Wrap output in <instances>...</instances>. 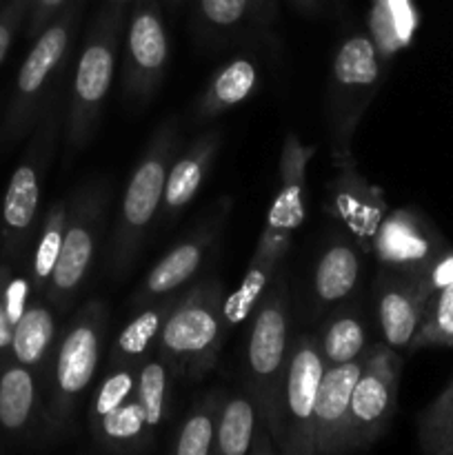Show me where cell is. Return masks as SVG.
<instances>
[{"mask_svg": "<svg viewBox=\"0 0 453 455\" xmlns=\"http://www.w3.org/2000/svg\"><path fill=\"white\" fill-rule=\"evenodd\" d=\"M109 314L100 300H89L71 318L43 373V409L49 434L69 427L76 409L89 394L102 360Z\"/></svg>", "mask_w": 453, "mask_h": 455, "instance_id": "2", "label": "cell"}, {"mask_svg": "<svg viewBox=\"0 0 453 455\" xmlns=\"http://www.w3.org/2000/svg\"><path fill=\"white\" fill-rule=\"evenodd\" d=\"M289 360V293L284 280H275L256 305L247 342L249 394L256 400L266 431L275 444L280 425V391Z\"/></svg>", "mask_w": 453, "mask_h": 455, "instance_id": "8", "label": "cell"}, {"mask_svg": "<svg viewBox=\"0 0 453 455\" xmlns=\"http://www.w3.org/2000/svg\"><path fill=\"white\" fill-rule=\"evenodd\" d=\"M400 358L391 347H373L364 354L362 371L351 394L349 407V451L376 443L398 404Z\"/></svg>", "mask_w": 453, "mask_h": 455, "instance_id": "12", "label": "cell"}, {"mask_svg": "<svg viewBox=\"0 0 453 455\" xmlns=\"http://www.w3.org/2000/svg\"><path fill=\"white\" fill-rule=\"evenodd\" d=\"M173 147H176V124L167 120L151 136L149 145L142 151L140 160L133 167L124 187L120 203L118 220H115L114 240H111V271L123 275L131 267L138 249H140L145 231L163 207L164 185L171 167Z\"/></svg>", "mask_w": 453, "mask_h": 455, "instance_id": "7", "label": "cell"}, {"mask_svg": "<svg viewBox=\"0 0 453 455\" xmlns=\"http://www.w3.org/2000/svg\"><path fill=\"white\" fill-rule=\"evenodd\" d=\"M89 431L93 435V443L102 451L111 453H138L151 447L155 435L147 427L145 411L138 403L136 394L120 404L115 411L107 413L100 420L91 422Z\"/></svg>", "mask_w": 453, "mask_h": 455, "instance_id": "24", "label": "cell"}, {"mask_svg": "<svg viewBox=\"0 0 453 455\" xmlns=\"http://www.w3.org/2000/svg\"><path fill=\"white\" fill-rule=\"evenodd\" d=\"M220 404V394H211L209 398H204L185 418L171 451L176 455H211L213 443H216V425Z\"/></svg>", "mask_w": 453, "mask_h": 455, "instance_id": "30", "label": "cell"}, {"mask_svg": "<svg viewBox=\"0 0 453 455\" xmlns=\"http://www.w3.org/2000/svg\"><path fill=\"white\" fill-rule=\"evenodd\" d=\"M333 213L340 218L360 240H369L382 218L386 216V204L373 187H369L354 169H345L333 182Z\"/></svg>", "mask_w": 453, "mask_h": 455, "instance_id": "22", "label": "cell"}, {"mask_svg": "<svg viewBox=\"0 0 453 455\" xmlns=\"http://www.w3.org/2000/svg\"><path fill=\"white\" fill-rule=\"evenodd\" d=\"M318 345L324 367H331V364H345L362 358L367 336H364V327L358 318L338 315V318L329 320L322 336L318 338Z\"/></svg>", "mask_w": 453, "mask_h": 455, "instance_id": "31", "label": "cell"}, {"mask_svg": "<svg viewBox=\"0 0 453 455\" xmlns=\"http://www.w3.org/2000/svg\"><path fill=\"white\" fill-rule=\"evenodd\" d=\"M114 3L123 4V7H124V4H127V3H136V0H114Z\"/></svg>", "mask_w": 453, "mask_h": 455, "instance_id": "42", "label": "cell"}, {"mask_svg": "<svg viewBox=\"0 0 453 455\" xmlns=\"http://www.w3.org/2000/svg\"><path fill=\"white\" fill-rule=\"evenodd\" d=\"M364 355L324 367L314 407V455L349 451L351 394L362 371Z\"/></svg>", "mask_w": 453, "mask_h": 455, "instance_id": "15", "label": "cell"}, {"mask_svg": "<svg viewBox=\"0 0 453 455\" xmlns=\"http://www.w3.org/2000/svg\"><path fill=\"white\" fill-rule=\"evenodd\" d=\"M226 329L222 283L203 280L178 298L155 349L176 376L195 382L216 367Z\"/></svg>", "mask_w": 453, "mask_h": 455, "instance_id": "5", "label": "cell"}, {"mask_svg": "<svg viewBox=\"0 0 453 455\" xmlns=\"http://www.w3.org/2000/svg\"><path fill=\"white\" fill-rule=\"evenodd\" d=\"M417 438L425 453L447 455L449 443L453 440V380L420 416Z\"/></svg>", "mask_w": 453, "mask_h": 455, "instance_id": "33", "label": "cell"}, {"mask_svg": "<svg viewBox=\"0 0 453 455\" xmlns=\"http://www.w3.org/2000/svg\"><path fill=\"white\" fill-rule=\"evenodd\" d=\"M258 80L256 65L247 58H238L231 60L229 65L216 71L211 83L203 92L198 100V116L200 118H213V116L222 114L225 109H231L238 102L247 100L249 93L253 92Z\"/></svg>", "mask_w": 453, "mask_h": 455, "instance_id": "27", "label": "cell"}, {"mask_svg": "<svg viewBox=\"0 0 453 455\" xmlns=\"http://www.w3.org/2000/svg\"><path fill=\"white\" fill-rule=\"evenodd\" d=\"M83 4L84 0H69L62 12L34 38L29 53L18 69L7 111L0 118L3 145L9 147L25 138L47 109L71 56Z\"/></svg>", "mask_w": 453, "mask_h": 455, "instance_id": "3", "label": "cell"}, {"mask_svg": "<svg viewBox=\"0 0 453 455\" xmlns=\"http://www.w3.org/2000/svg\"><path fill=\"white\" fill-rule=\"evenodd\" d=\"M426 298L429 291L422 284L420 275H400L386 271V278L378 284V323L386 347L411 351Z\"/></svg>", "mask_w": 453, "mask_h": 455, "instance_id": "16", "label": "cell"}, {"mask_svg": "<svg viewBox=\"0 0 453 455\" xmlns=\"http://www.w3.org/2000/svg\"><path fill=\"white\" fill-rule=\"evenodd\" d=\"M220 147V132H207L187 149L182 158L171 163L167 173V185L163 196L164 216L171 218L173 213L182 212L191 200L195 198L198 189L203 187L207 169L211 164L213 156Z\"/></svg>", "mask_w": 453, "mask_h": 455, "instance_id": "23", "label": "cell"}, {"mask_svg": "<svg viewBox=\"0 0 453 455\" xmlns=\"http://www.w3.org/2000/svg\"><path fill=\"white\" fill-rule=\"evenodd\" d=\"M176 3H178V0H176Z\"/></svg>", "mask_w": 453, "mask_h": 455, "instance_id": "44", "label": "cell"}, {"mask_svg": "<svg viewBox=\"0 0 453 455\" xmlns=\"http://www.w3.org/2000/svg\"><path fill=\"white\" fill-rule=\"evenodd\" d=\"M124 7L107 0L91 22L84 47L76 62L67 105L65 138L71 151L83 149L96 133L100 111L114 84L118 69L120 38H123Z\"/></svg>", "mask_w": 453, "mask_h": 455, "instance_id": "6", "label": "cell"}, {"mask_svg": "<svg viewBox=\"0 0 453 455\" xmlns=\"http://www.w3.org/2000/svg\"><path fill=\"white\" fill-rule=\"evenodd\" d=\"M213 453H278L251 394H235L222 400L220 411H218Z\"/></svg>", "mask_w": 453, "mask_h": 455, "instance_id": "19", "label": "cell"}, {"mask_svg": "<svg viewBox=\"0 0 453 455\" xmlns=\"http://www.w3.org/2000/svg\"><path fill=\"white\" fill-rule=\"evenodd\" d=\"M222 213H225V207H220V212L207 225L200 227L194 235L182 240L163 260L151 267V271L142 280V287L133 296L136 305H145V302L155 300V298L167 296V293H176L182 284L189 283L198 274L209 247H211L218 231H220Z\"/></svg>", "mask_w": 453, "mask_h": 455, "instance_id": "17", "label": "cell"}, {"mask_svg": "<svg viewBox=\"0 0 453 455\" xmlns=\"http://www.w3.org/2000/svg\"><path fill=\"white\" fill-rule=\"evenodd\" d=\"M289 3L296 12L305 13V16H315L322 9V0H289Z\"/></svg>", "mask_w": 453, "mask_h": 455, "instance_id": "41", "label": "cell"}, {"mask_svg": "<svg viewBox=\"0 0 453 455\" xmlns=\"http://www.w3.org/2000/svg\"><path fill=\"white\" fill-rule=\"evenodd\" d=\"M380 83V53L371 36L355 34L338 49L331 67V129L336 158L345 160L360 116Z\"/></svg>", "mask_w": 453, "mask_h": 455, "instance_id": "11", "label": "cell"}, {"mask_svg": "<svg viewBox=\"0 0 453 455\" xmlns=\"http://www.w3.org/2000/svg\"><path fill=\"white\" fill-rule=\"evenodd\" d=\"M173 371L160 354L147 355L138 367V382H136V398L145 411L147 427L151 434H158L160 425L164 420V407H167V391L169 380Z\"/></svg>", "mask_w": 453, "mask_h": 455, "instance_id": "29", "label": "cell"}, {"mask_svg": "<svg viewBox=\"0 0 453 455\" xmlns=\"http://www.w3.org/2000/svg\"><path fill=\"white\" fill-rule=\"evenodd\" d=\"M67 212H69V200H58L47 209L36 235L34 249H31V260L27 267L31 289L36 298L47 300V289L52 283L53 269H56L58 256L62 249V235L67 227Z\"/></svg>", "mask_w": 453, "mask_h": 455, "instance_id": "25", "label": "cell"}, {"mask_svg": "<svg viewBox=\"0 0 453 455\" xmlns=\"http://www.w3.org/2000/svg\"><path fill=\"white\" fill-rule=\"evenodd\" d=\"M12 271L13 267H9L7 262H0V355H9V351H12L13 323L7 309V280Z\"/></svg>", "mask_w": 453, "mask_h": 455, "instance_id": "38", "label": "cell"}, {"mask_svg": "<svg viewBox=\"0 0 453 455\" xmlns=\"http://www.w3.org/2000/svg\"><path fill=\"white\" fill-rule=\"evenodd\" d=\"M198 7L203 20L218 31L234 29L253 12L251 0H198Z\"/></svg>", "mask_w": 453, "mask_h": 455, "instance_id": "35", "label": "cell"}, {"mask_svg": "<svg viewBox=\"0 0 453 455\" xmlns=\"http://www.w3.org/2000/svg\"><path fill=\"white\" fill-rule=\"evenodd\" d=\"M360 278V258L354 244L336 240L320 256L314 274L315 296L322 305H336L355 289Z\"/></svg>", "mask_w": 453, "mask_h": 455, "instance_id": "26", "label": "cell"}, {"mask_svg": "<svg viewBox=\"0 0 453 455\" xmlns=\"http://www.w3.org/2000/svg\"><path fill=\"white\" fill-rule=\"evenodd\" d=\"M438 231L409 209L386 213L371 238V251L386 271L400 275H425L444 251Z\"/></svg>", "mask_w": 453, "mask_h": 455, "instance_id": "14", "label": "cell"}, {"mask_svg": "<svg viewBox=\"0 0 453 455\" xmlns=\"http://www.w3.org/2000/svg\"><path fill=\"white\" fill-rule=\"evenodd\" d=\"M60 123V93L56 92L36 123L29 145L4 191L0 209V262H7L13 269H20L25 256L31 253V240L38 231L43 185L56 151Z\"/></svg>", "mask_w": 453, "mask_h": 455, "instance_id": "4", "label": "cell"}, {"mask_svg": "<svg viewBox=\"0 0 453 455\" xmlns=\"http://www.w3.org/2000/svg\"><path fill=\"white\" fill-rule=\"evenodd\" d=\"M31 0H7L4 7L0 9V65L7 58L27 13H29Z\"/></svg>", "mask_w": 453, "mask_h": 455, "instance_id": "36", "label": "cell"}, {"mask_svg": "<svg viewBox=\"0 0 453 455\" xmlns=\"http://www.w3.org/2000/svg\"><path fill=\"white\" fill-rule=\"evenodd\" d=\"M426 347H453V284L433 289L426 298L420 329L413 338L411 351Z\"/></svg>", "mask_w": 453, "mask_h": 455, "instance_id": "32", "label": "cell"}, {"mask_svg": "<svg viewBox=\"0 0 453 455\" xmlns=\"http://www.w3.org/2000/svg\"><path fill=\"white\" fill-rule=\"evenodd\" d=\"M69 0H31L29 13H27V36L36 38Z\"/></svg>", "mask_w": 453, "mask_h": 455, "instance_id": "37", "label": "cell"}, {"mask_svg": "<svg viewBox=\"0 0 453 455\" xmlns=\"http://www.w3.org/2000/svg\"><path fill=\"white\" fill-rule=\"evenodd\" d=\"M324 360L318 338L302 333L289 347L282 391H280V425L275 449L284 455H314V407Z\"/></svg>", "mask_w": 453, "mask_h": 455, "instance_id": "10", "label": "cell"}, {"mask_svg": "<svg viewBox=\"0 0 453 455\" xmlns=\"http://www.w3.org/2000/svg\"><path fill=\"white\" fill-rule=\"evenodd\" d=\"M40 416H44L40 376L9 355L0 367V434L25 438Z\"/></svg>", "mask_w": 453, "mask_h": 455, "instance_id": "18", "label": "cell"}, {"mask_svg": "<svg viewBox=\"0 0 453 455\" xmlns=\"http://www.w3.org/2000/svg\"><path fill=\"white\" fill-rule=\"evenodd\" d=\"M109 191L102 185L80 187L69 198L62 249L47 289V302L56 314H65L87 283L98 253Z\"/></svg>", "mask_w": 453, "mask_h": 455, "instance_id": "9", "label": "cell"}, {"mask_svg": "<svg viewBox=\"0 0 453 455\" xmlns=\"http://www.w3.org/2000/svg\"><path fill=\"white\" fill-rule=\"evenodd\" d=\"M314 154L315 147L305 145L296 133H289L284 138L278 167V194L266 213L265 229H262L242 283L229 298H225V315L229 327L242 323L256 309L280 260L291 244V235L296 234V229H300L302 220H305L306 169H309Z\"/></svg>", "mask_w": 453, "mask_h": 455, "instance_id": "1", "label": "cell"}, {"mask_svg": "<svg viewBox=\"0 0 453 455\" xmlns=\"http://www.w3.org/2000/svg\"><path fill=\"white\" fill-rule=\"evenodd\" d=\"M253 13L260 22H269L275 13V0H251Z\"/></svg>", "mask_w": 453, "mask_h": 455, "instance_id": "40", "label": "cell"}, {"mask_svg": "<svg viewBox=\"0 0 453 455\" xmlns=\"http://www.w3.org/2000/svg\"><path fill=\"white\" fill-rule=\"evenodd\" d=\"M422 284H425V289L429 293L433 291V289L453 284V251L444 249V251L435 258L433 265L429 267V271L422 275Z\"/></svg>", "mask_w": 453, "mask_h": 455, "instance_id": "39", "label": "cell"}, {"mask_svg": "<svg viewBox=\"0 0 453 455\" xmlns=\"http://www.w3.org/2000/svg\"><path fill=\"white\" fill-rule=\"evenodd\" d=\"M169 38L158 0H136L124 29V93L133 102H147L164 78Z\"/></svg>", "mask_w": 453, "mask_h": 455, "instance_id": "13", "label": "cell"}, {"mask_svg": "<svg viewBox=\"0 0 453 455\" xmlns=\"http://www.w3.org/2000/svg\"><path fill=\"white\" fill-rule=\"evenodd\" d=\"M136 382L138 367H107V373L102 376L89 404V425L127 403L136 391Z\"/></svg>", "mask_w": 453, "mask_h": 455, "instance_id": "34", "label": "cell"}, {"mask_svg": "<svg viewBox=\"0 0 453 455\" xmlns=\"http://www.w3.org/2000/svg\"><path fill=\"white\" fill-rule=\"evenodd\" d=\"M369 25L378 53L386 58L411 40L417 25L416 7L411 0H373Z\"/></svg>", "mask_w": 453, "mask_h": 455, "instance_id": "28", "label": "cell"}, {"mask_svg": "<svg viewBox=\"0 0 453 455\" xmlns=\"http://www.w3.org/2000/svg\"><path fill=\"white\" fill-rule=\"evenodd\" d=\"M176 302L178 298L167 293V296L151 300L136 318L129 320L123 331L115 336L114 345L109 347L107 367H140L151 349L158 347L163 324Z\"/></svg>", "mask_w": 453, "mask_h": 455, "instance_id": "21", "label": "cell"}, {"mask_svg": "<svg viewBox=\"0 0 453 455\" xmlns=\"http://www.w3.org/2000/svg\"><path fill=\"white\" fill-rule=\"evenodd\" d=\"M58 342L56 309L43 298H36L27 305L25 314L13 324L12 355L16 363L34 369L40 378L47 371L53 349Z\"/></svg>", "mask_w": 453, "mask_h": 455, "instance_id": "20", "label": "cell"}, {"mask_svg": "<svg viewBox=\"0 0 453 455\" xmlns=\"http://www.w3.org/2000/svg\"><path fill=\"white\" fill-rule=\"evenodd\" d=\"M447 455H453V440H451V443H449V447H447Z\"/></svg>", "mask_w": 453, "mask_h": 455, "instance_id": "43", "label": "cell"}]
</instances>
